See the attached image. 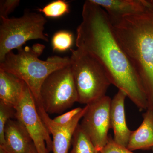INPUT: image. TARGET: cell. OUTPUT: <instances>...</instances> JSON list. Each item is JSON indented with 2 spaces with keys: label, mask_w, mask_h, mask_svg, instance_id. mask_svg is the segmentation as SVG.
<instances>
[{
  "label": "cell",
  "mask_w": 153,
  "mask_h": 153,
  "mask_svg": "<svg viewBox=\"0 0 153 153\" xmlns=\"http://www.w3.org/2000/svg\"><path fill=\"white\" fill-rule=\"evenodd\" d=\"M41 103L47 114H60L78 102L71 65L51 73L41 86Z\"/></svg>",
  "instance_id": "cell-6"
},
{
  "label": "cell",
  "mask_w": 153,
  "mask_h": 153,
  "mask_svg": "<svg viewBox=\"0 0 153 153\" xmlns=\"http://www.w3.org/2000/svg\"><path fill=\"white\" fill-rule=\"evenodd\" d=\"M1 22L0 63L9 52L22 47L28 41H49L44 33L47 21L41 13L26 12L19 18H1Z\"/></svg>",
  "instance_id": "cell-5"
},
{
  "label": "cell",
  "mask_w": 153,
  "mask_h": 153,
  "mask_svg": "<svg viewBox=\"0 0 153 153\" xmlns=\"http://www.w3.org/2000/svg\"><path fill=\"white\" fill-rule=\"evenodd\" d=\"M16 53L9 52L0 63V69L7 71L23 80L30 88L36 105L41 104L40 92L42 84L51 73L70 64V57L51 56L46 60L32 47H22Z\"/></svg>",
  "instance_id": "cell-3"
},
{
  "label": "cell",
  "mask_w": 153,
  "mask_h": 153,
  "mask_svg": "<svg viewBox=\"0 0 153 153\" xmlns=\"http://www.w3.org/2000/svg\"><path fill=\"white\" fill-rule=\"evenodd\" d=\"M36 105L39 115L50 134L53 137L52 152L53 153H68L74 131L79 121L86 112L88 105H85L79 114L70 122L64 125L55 123L46 112L42 104Z\"/></svg>",
  "instance_id": "cell-9"
},
{
  "label": "cell",
  "mask_w": 153,
  "mask_h": 153,
  "mask_svg": "<svg viewBox=\"0 0 153 153\" xmlns=\"http://www.w3.org/2000/svg\"><path fill=\"white\" fill-rule=\"evenodd\" d=\"M33 141L25 126L20 121L10 120L4 129V143L0 153H29Z\"/></svg>",
  "instance_id": "cell-10"
},
{
  "label": "cell",
  "mask_w": 153,
  "mask_h": 153,
  "mask_svg": "<svg viewBox=\"0 0 153 153\" xmlns=\"http://www.w3.org/2000/svg\"><path fill=\"white\" fill-rule=\"evenodd\" d=\"M83 108L77 107L56 117L52 120L55 123L60 125L67 124L71 121L77 114L82 111Z\"/></svg>",
  "instance_id": "cell-21"
},
{
  "label": "cell",
  "mask_w": 153,
  "mask_h": 153,
  "mask_svg": "<svg viewBox=\"0 0 153 153\" xmlns=\"http://www.w3.org/2000/svg\"><path fill=\"white\" fill-rule=\"evenodd\" d=\"M111 101L109 96L105 95L88 105L87 111L79 124L96 148L100 152L106 144L109 137Z\"/></svg>",
  "instance_id": "cell-8"
},
{
  "label": "cell",
  "mask_w": 153,
  "mask_h": 153,
  "mask_svg": "<svg viewBox=\"0 0 153 153\" xmlns=\"http://www.w3.org/2000/svg\"><path fill=\"white\" fill-rule=\"evenodd\" d=\"M100 153H135L129 150L127 148L117 143L109 135L106 144L100 151Z\"/></svg>",
  "instance_id": "cell-19"
},
{
  "label": "cell",
  "mask_w": 153,
  "mask_h": 153,
  "mask_svg": "<svg viewBox=\"0 0 153 153\" xmlns=\"http://www.w3.org/2000/svg\"><path fill=\"white\" fill-rule=\"evenodd\" d=\"M82 17L76 29L77 49L95 57L111 84L124 91L140 111L147 109L142 84L116 37L106 11L88 0L83 4Z\"/></svg>",
  "instance_id": "cell-1"
},
{
  "label": "cell",
  "mask_w": 153,
  "mask_h": 153,
  "mask_svg": "<svg viewBox=\"0 0 153 153\" xmlns=\"http://www.w3.org/2000/svg\"><path fill=\"white\" fill-rule=\"evenodd\" d=\"M15 110V118L25 126L37 152H52L53 142L50 133L39 115L35 99L26 84Z\"/></svg>",
  "instance_id": "cell-7"
},
{
  "label": "cell",
  "mask_w": 153,
  "mask_h": 153,
  "mask_svg": "<svg viewBox=\"0 0 153 153\" xmlns=\"http://www.w3.org/2000/svg\"><path fill=\"white\" fill-rule=\"evenodd\" d=\"M73 35L67 31H60L53 35L52 45L53 50L63 52L70 49L73 43Z\"/></svg>",
  "instance_id": "cell-17"
},
{
  "label": "cell",
  "mask_w": 153,
  "mask_h": 153,
  "mask_svg": "<svg viewBox=\"0 0 153 153\" xmlns=\"http://www.w3.org/2000/svg\"><path fill=\"white\" fill-rule=\"evenodd\" d=\"M70 65L80 104L86 105L105 96L111 84L106 71L92 55L71 49Z\"/></svg>",
  "instance_id": "cell-4"
},
{
  "label": "cell",
  "mask_w": 153,
  "mask_h": 153,
  "mask_svg": "<svg viewBox=\"0 0 153 153\" xmlns=\"http://www.w3.org/2000/svg\"><path fill=\"white\" fill-rule=\"evenodd\" d=\"M143 117L142 123L130 136L127 148L132 152L153 149V111L146 110Z\"/></svg>",
  "instance_id": "cell-14"
},
{
  "label": "cell",
  "mask_w": 153,
  "mask_h": 153,
  "mask_svg": "<svg viewBox=\"0 0 153 153\" xmlns=\"http://www.w3.org/2000/svg\"><path fill=\"white\" fill-rule=\"evenodd\" d=\"M127 97L124 91L118 90L111 99L110 111V127L113 131V139L117 143L126 147L132 132L126 121L125 102Z\"/></svg>",
  "instance_id": "cell-11"
},
{
  "label": "cell",
  "mask_w": 153,
  "mask_h": 153,
  "mask_svg": "<svg viewBox=\"0 0 153 153\" xmlns=\"http://www.w3.org/2000/svg\"><path fill=\"white\" fill-rule=\"evenodd\" d=\"M72 149L69 153H100L89 137L81 128L77 126L72 138Z\"/></svg>",
  "instance_id": "cell-15"
},
{
  "label": "cell",
  "mask_w": 153,
  "mask_h": 153,
  "mask_svg": "<svg viewBox=\"0 0 153 153\" xmlns=\"http://www.w3.org/2000/svg\"><path fill=\"white\" fill-rule=\"evenodd\" d=\"M25 84L14 74L0 69V102L16 109L22 98Z\"/></svg>",
  "instance_id": "cell-12"
},
{
  "label": "cell",
  "mask_w": 153,
  "mask_h": 153,
  "mask_svg": "<svg viewBox=\"0 0 153 153\" xmlns=\"http://www.w3.org/2000/svg\"><path fill=\"white\" fill-rule=\"evenodd\" d=\"M19 0H1L0 1V17L8 18V16L19 6Z\"/></svg>",
  "instance_id": "cell-20"
},
{
  "label": "cell",
  "mask_w": 153,
  "mask_h": 153,
  "mask_svg": "<svg viewBox=\"0 0 153 153\" xmlns=\"http://www.w3.org/2000/svg\"><path fill=\"white\" fill-rule=\"evenodd\" d=\"M152 150L153 152V149H152Z\"/></svg>",
  "instance_id": "cell-23"
},
{
  "label": "cell",
  "mask_w": 153,
  "mask_h": 153,
  "mask_svg": "<svg viewBox=\"0 0 153 153\" xmlns=\"http://www.w3.org/2000/svg\"><path fill=\"white\" fill-rule=\"evenodd\" d=\"M29 153H38L37 150H36V148L35 147V146L33 144V143L31 146V147H30Z\"/></svg>",
  "instance_id": "cell-22"
},
{
  "label": "cell",
  "mask_w": 153,
  "mask_h": 153,
  "mask_svg": "<svg viewBox=\"0 0 153 153\" xmlns=\"http://www.w3.org/2000/svg\"><path fill=\"white\" fill-rule=\"evenodd\" d=\"M119 43L144 89L153 111V0L137 13L110 19Z\"/></svg>",
  "instance_id": "cell-2"
},
{
  "label": "cell",
  "mask_w": 153,
  "mask_h": 153,
  "mask_svg": "<svg viewBox=\"0 0 153 153\" xmlns=\"http://www.w3.org/2000/svg\"><path fill=\"white\" fill-rule=\"evenodd\" d=\"M38 10L48 18H58L68 13L70 10L67 2L63 0H57L49 3Z\"/></svg>",
  "instance_id": "cell-16"
},
{
  "label": "cell",
  "mask_w": 153,
  "mask_h": 153,
  "mask_svg": "<svg viewBox=\"0 0 153 153\" xmlns=\"http://www.w3.org/2000/svg\"><path fill=\"white\" fill-rule=\"evenodd\" d=\"M104 9L111 19L119 18L143 11L149 4L146 0H91Z\"/></svg>",
  "instance_id": "cell-13"
},
{
  "label": "cell",
  "mask_w": 153,
  "mask_h": 153,
  "mask_svg": "<svg viewBox=\"0 0 153 153\" xmlns=\"http://www.w3.org/2000/svg\"><path fill=\"white\" fill-rule=\"evenodd\" d=\"M16 110L0 102V146L4 143V129L7 122L15 118Z\"/></svg>",
  "instance_id": "cell-18"
}]
</instances>
